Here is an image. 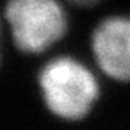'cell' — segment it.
<instances>
[{"label": "cell", "mask_w": 130, "mask_h": 130, "mask_svg": "<svg viewBox=\"0 0 130 130\" xmlns=\"http://www.w3.org/2000/svg\"><path fill=\"white\" fill-rule=\"evenodd\" d=\"M6 18L11 35L25 53H42L67 32V15L57 0H10Z\"/></svg>", "instance_id": "obj_2"}, {"label": "cell", "mask_w": 130, "mask_h": 130, "mask_svg": "<svg viewBox=\"0 0 130 130\" xmlns=\"http://www.w3.org/2000/svg\"><path fill=\"white\" fill-rule=\"evenodd\" d=\"M0 36H2V29H0Z\"/></svg>", "instance_id": "obj_4"}, {"label": "cell", "mask_w": 130, "mask_h": 130, "mask_svg": "<svg viewBox=\"0 0 130 130\" xmlns=\"http://www.w3.org/2000/svg\"><path fill=\"white\" fill-rule=\"evenodd\" d=\"M39 83L47 108L68 120L85 118L100 91L90 69L71 57L54 58L47 62L40 72Z\"/></svg>", "instance_id": "obj_1"}, {"label": "cell", "mask_w": 130, "mask_h": 130, "mask_svg": "<svg viewBox=\"0 0 130 130\" xmlns=\"http://www.w3.org/2000/svg\"><path fill=\"white\" fill-rule=\"evenodd\" d=\"M91 47L97 64L108 76L130 82V18L104 20L93 33Z\"/></svg>", "instance_id": "obj_3"}]
</instances>
